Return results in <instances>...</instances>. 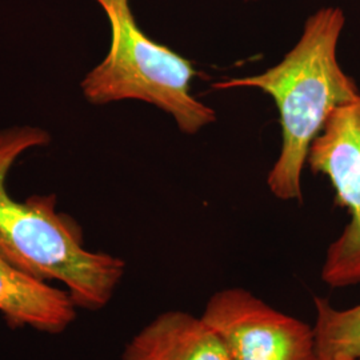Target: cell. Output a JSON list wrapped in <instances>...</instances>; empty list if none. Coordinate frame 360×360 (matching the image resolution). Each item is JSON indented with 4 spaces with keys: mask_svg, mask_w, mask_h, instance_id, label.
Returning <instances> with one entry per match:
<instances>
[{
    "mask_svg": "<svg viewBox=\"0 0 360 360\" xmlns=\"http://www.w3.org/2000/svg\"><path fill=\"white\" fill-rule=\"evenodd\" d=\"M50 142L46 129L32 126L0 132V255L40 281L63 284L77 309L98 311L122 282L124 260L86 248L82 227L56 210L55 195H32L20 202L7 190L15 162Z\"/></svg>",
    "mask_w": 360,
    "mask_h": 360,
    "instance_id": "1",
    "label": "cell"
},
{
    "mask_svg": "<svg viewBox=\"0 0 360 360\" xmlns=\"http://www.w3.org/2000/svg\"><path fill=\"white\" fill-rule=\"evenodd\" d=\"M346 25L342 8L328 6L309 15L295 46L262 74L220 80L218 91L257 89L272 98L282 129L281 153L267 176L281 200L302 202V172L309 146L335 108L360 96L356 82L338 60V44Z\"/></svg>",
    "mask_w": 360,
    "mask_h": 360,
    "instance_id": "2",
    "label": "cell"
},
{
    "mask_svg": "<svg viewBox=\"0 0 360 360\" xmlns=\"http://www.w3.org/2000/svg\"><path fill=\"white\" fill-rule=\"evenodd\" d=\"M108 19L110 50L82 80L87 102L96 105L141 101L174 117L180 131L195 135L217 122V112L191 94L198 75L191 60L143 32L131 0H95Z\"/></svg>",
    "mask_w": 360,
    "mask_h": 360,
    "instance_id": "3",
    "label": "cell"
},
{
    "mask_svg": "<svg viewBox=\"0 0 360 360\" xmlns=\"http://www.w3.org/2000/svg\"><path fill=\"white\" fill-rule=\"evenodd\" d=\"M330 180L335 205L348 212L347 226L333 242L322 281L333 288L360 283V96L335 108L309 146L307 163Z\"/></svg>",
    "mask_w": 360,
    "mask_h": 360,
    "instance_id": "4",
    "label": "cell"
},
{
    "mask_svg": "<svg viewBox=\"0 0 360 360\" xmlns=\"http://www.w3.org/2000/svg\"><path fill=\"white\" fill-rule=\"evenodd\" d=\"M202 318L219 335L232 360H318L314 327L242 287L215 292Z\"/></svg>",
    "mask_w": 360,
    "mask_h": 360,
    "instance_id": "5",
    "label": "cell"
},
{
    "mask_svg": "<svg viewBox=\"0 0 360 360\" xmlns=\"http://www.w3.org/2000/svg\"><path fill=\"white\" fill-rule=\"evenodd\" d=\"M77 309L65 288L40 281L0 255V314L10 328L62 334L75 322Z\"/></svg>",
    "mask_w": 360,
    "mask_h": 360,
    "instance_id": "6",
    "label": "cell"
},
{
    "mask_svg": "<svg viewBox=\"0 0 360 360\" xmlns=\"http://www.w3.org/2000/svg\"><path fill=\"white\" fill-rule=\"evenodd\" d=\"M122 360H232L219 335L184 311L158 315L135 335Z\"/></svg>",
    "mask_w": 360,
    "mask_h": 360,
    "instance_id": "7",
    "label": "cell"
},
{
    "mask_svg": "<svg viewBox=\"0 0 360 360\" xmlns=\"http://www.w3.org/2000/svg\"><path fill=\"white\" fill-rule=\"evenodd\" d=\"M314 303L318 360H360V304L338 309L322 296Z\"/></svg>",
    "mask_w": 360,
    "mask_h": 360,
    "instance_id": "8",
    "label": "cell"
},
{
    "mask_svg": "<svg viewBox=\"0 0 360 360\" xmlns=\"http://www.w3.org/2000/svg\"><path fill=\"white\" fill-rule=\"evenodd\" d=\"M245 1H259V0H245Z\"/></svg>",
    "mask_w": 360,
    "mask_h": 360,
    "instance_id": "9",
    "label": "cell"
}]
</instances>
